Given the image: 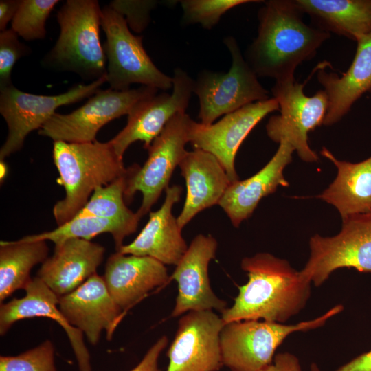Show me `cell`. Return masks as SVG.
Instances as JSON below:
<instances>
[{"mask_svg":"<svg viewBox=\"0 0 371 371\" xmlns=\"http://www.w3.org/2000/svg\"><path fill=\"white\" fill-rule=\"evenodd\" d=\"M186 183V197L177 217L182 229L197 214L219 201L232 183L225 168L211 153L187 151L179 165Z\"/></svg>","mask_w":371,"mask_h":371,"instance_id":"23","label":"cell"},{"mask_svg":"<svg viewBox=\"0 0 371 371\" xmlns=\"http://www.w3.org/2000/svg\"><path fill=\"white\" fill-rule=\"evenodd\" d=\"M58 306L67 322L81 330L93 346L98 343L103 330L111 340L124 316L111 297L104 277L97 273L72 292L59 297Z\"/></svg>","mask_w":371,"mask_h":371,"instance_id":"17","label":"cell"},{"mask_svg":"<svg viewBox=\"0 0 371 371\" xmlns=\"http://www.w3.org/2000/svg\"><path fill=\"white\" fill-rule=\"evenodd\" d=\"M223 43L232 56L229 70L227 73L203 70L194 83V93L199 100V118L205 125L247 104L271 98L244 58L235 38L227 36Z\"/></svg>","mask_w":371,"mask_h":371,"instance_id":"7","label":"cell"},{"mask_svg":"<svg viewBox=\"0 0 371 371\" xmlns=\"http://www.w3.org/2000/svg\"><path fill=\"white\" fill-rule=\"evenodd\" d=\"M128 172L107 186L97 188L88 202L74 217L93 216L116 221L135 229L137 228L140 218L137 212L128 209L124 200V191Z\"/></svg>","mask_w":371,"mask_h":371,"instance_id":"29","label":"cell"},{"mask_svg":"<svg viewBox=\"0 0 371 371\" xmlns=\"http://www.w3.org/2000/svg\"><path fill=\"white\" fill-rule=\"evenodd\" d=\"M279 144L275 155L261 170L249 178L232 182L219 201L218 205L234 227H238L251 216L263 197L273 193L278 186H289L283 171L291 162L295 150L286 140Z\"/></svg>","mask_w":371,"mask_h":371,"instance_id":"22","label":"cell"},{"mask_svg":"<svg viewBox=\"0 0 371 371\" xmlns=\"http://www.w3.org/2000/svg\"><path fill=\"white\" fill-rule=\"evenodd\" d=\"M24 290V297L1 304L0 335H4L15 322L21 319L37 317L50 318L65 331L79 371H91V357L84 342L83 333L71 326L61 313L59 297L38 277L32 278Z\"/></svg>","mask_w":371,"mask_h":371,"instance_id":"19","label":"cell"},{"mask_svg":"<svg viewBox=\"0 0 371 371\" xmlns=\"http://www.w3.org/2000/svg\"><path fill=\"white\" fill-rule=\"evenodd\" d=\"M53 159L59 173L58 182L65 190L63 199L53 207L58 226L72 219L85 205L94 190L126 175L123 158L109 141L70 143L56 141Z\"/></svg>","mask_w":371,"mask_h":371,"instance_id":"3","label":"cell"},{"mask_svg":"<svg viewBox=\"0 0 371 371\" xmlns=\"http://www.w3.org/2000/svg\"><path fill=\"white\" fill-rule=\"evenodd\" d=\"M21 0H1L0 1V31L7 30V25L12 22L19 6Z\"/></svg>","mask_w":371,"mask_h":371,"instance_id":"38","label":"cell"},{"mask_svg":"<svg viewBox=\"0 0 371 371\" xmlns=\"http://www.w3.org/2000/svg\"><path fill=\"white\" fill-rule=\"evenodd\" d=\"M309 247L310 257L300 271L315 286L338 269L371 272V211L342 220L341 231L333 236H313Z\"/></svg>","mask_w":371,"mask_h":371,"instance_id":"10","label":"cell"},{"mask_svg":"<svg viewBox=\"0 0 371 371\" xmlns=\"http://www.w3.org/2000/svg\"><path fill=\"white\" fill-rule=\"evenodd\" d=\"M274 98L247 104L210 125L192 120L189 142L194 149L213 155L225 168L231 182L238 180L235 158L239 147L251 131L269 113L279 111Z\"/></svg>","mask_w":371,"mask_h":371,"instance_id":"14","label":"cell"},{"mask_svg":"<svg viewBox=\"0 0 371 371\" xmlns=\"http://www.w3.org/2000/svg\"><path fill=\"white\" fill-rule=\"evenodd\" d=\"M101 13L98 1L67 0L57 13L60 34L46 63L91 82L105 76L106 58L100 39Z\"/></svg>","mask_w":371,"mask_h":371,"instance_id":"4","label":"cell"},{"mask_svg":"<svg viewBox=\"0 0 371 371\" xmlns=\"http://www.w3.org/2000/svg\"><path fill=\"white\" fill-rule=\"evenodd\" d=\"M356 42L353 60L341 76L317 66V79L328 100L325 126L338 122L364 93L371 91V33Z\"/></svg>","mask_w":371,"mask_h":371,"instance_id":"24","label":"cell"},{"mask_svg":"<svg viewBox=\"0 0 371 371\" xmlns=\"http://www.w3.org/2000/svg\"><path fill=\"white\" fill-rule=\"evenodd\" d=\"M343 309L339 304L318 317L296 324L264 320L225 324L220 333L223 366L231 371H260L272 363L276 349L289 335L321 327Z\"/></svg>","mask_w":371,"mask_h":371,"instance_id":"5","label":"cell"},{"mask_svg":"<svg viewBox=\"0 0 371 371\" xmlns=\"http://www.w3.org/2000/svg\"><path fill=\"white\" fill-rule=\"evenodd\" d=\"M224 324L212 311L184 314L167 352L166 371H218L223 366L220 333Z\"/></svg>","mask_w":371,"mask_h":371,"instance_id":"15","label":"cell"},{"mask_svg":"<svg viewBox=\"0 0 371 371\" xmlns=\"http://www.w3.org/2000/svg\"><path fill=\"white\" fill-rule=\"evenodd\" d=\"M157 3V1L116 0L111 1L109 6L124 17L128 27L140 33L148 25L150 12Z\"/></svg>","mask_w":371,"mask_h":371,"instance_id":"34","label":"cell"},{"mask_svg":"<svg viewBox=\"0 0 371 371\" xmlns=\"http://www.w3.org/2000/svg\"><path fill=\"white\" fill-rule=\"evenodd\" d=\"M172 91L157 93L138 101L128 115L126 125L109 141L122 158L133 142H144L148 149L168 122L177 113L186 112L194 93L193 80L181 68L174 70Z\"/></svg>","mask_w":371,"mask_h":371,"instance_id":"13","label":"cell"},{"mask_svg":"<svg viewBox=\"0 0 371 371\" xmlns=\"http://www.w3.org/2000/svg\"><path fill=\"white\" fill-rule=\"evenodd\" d=\"M304 87V83L295 79L276 81L271 93L278 102L280 113L270 117L266 131L271 140L289 142L301 159L313 163L319 158L309 146L308 134L323 124L328 100L324 90L308 96Z\"/></svg>","mask_w":371,"mask_h":371,"instance_id":"11","label":"cell"},{"mask_svg":"<svg viewBox=\"0 0 371 371\" xmlns=\"http://www.w3.org/2000/svg\"><path fill=\"white\" fill-rule=\"evenodd\" d=\"M30 52L12 28L0 32V89L13 85L11 74L15 63Z\"/></svg>","mask_w":371,"mask_h":371,"instance_id":"33","label":"cell"},{"mask_svg":"<svg viewBox=\"0 0 371 371\" xmlns=\"http://www.w3.org/2000/svg\"><path fill=\"white\" fill-rule=\"evenodd\" d=\"M105 249L100 244L70 238L55 246L53 255L42 263L39 278L58 297L65 295L95 275Z\"/></svg>","mask_w":371,"mask_h":371,"instance_id":"21","label":"cell"},{"mask_svg":"<svg viewBox=\"0 0 371 371\" xmlns=\"http://www.w3.org/2000/svg\"><path fill=\"white\" fill-rule=\"evenodd\" d=\"M45 240L0 242V303L19 289H25L32 278V268L48 258Z\"/></svg>","mask_w":371,"mask_h":371,"instance_id":"27","label":"cell"},{"mask_svg":"<svg viewBox=\"0 0 371 371\" xmlns=\"http://www.w3.org/2000/svg\"><path fill=\"white\" fill-rule=\"evenodd\" d=\"M183 192L175 185L166 190L165 200L159 209L150 212L149 219L137 236L119 251L124 254L148 256L164 265H176L188 246L181 234L177 218L172 213Z\"/></svg>","mask_w":371,"mask_h":371,"instance_id":"20","label":"cell"},{"mask_svg":"<svg viewBox=\"0 0 371 371\" xmlns=\"http://www.w3.org/2000/svg\"><path fill=\"white\" fill-rule=\"evenodd\" d=\"M137 229L124 223L104 218L86 216L74 217L56 229L38 234L26 236L23 241L49 240L58 245L70 238L90 240L103 233L111 234L116 251L123 245L124 239Z\"/></svg>","mask_w":371,"mask_h":371,"instance_id":"28","label":"cell"},{"mask_svg":"<svg viewBox=\"0 0 371 371\" xmlns=\"http://www.w3.org/2000/svg\"><path fill=\"white\" fill-rule=\"evenodd\" d=\"M240 267L248 281L221 313L224 324L260 319L284 324L306 305L311 282L287 260L262 252L244 258Z\"/></svg>","mask_w":371,"mask_h":371,"instance_id":"2","label":"cell"},{"mask_svg":"<svg viewBox=\"0 0 371 371\" xmlns=\"http://www.w3.org/2000/svg\"><path fill=\"white\" fill-rule=\"evenodd\" d=\"M294 0H269L258 12V35L245 60L257 76L295 79L298 65L313 58L330 34L305 23Z\"/></svg>","mask_w":371,"mask_h":371,"instance_id":"1","label":"cell"},{"mask_svg":"<svg viewBox=\"0 0 371 371\" xmlns=\"http://www.w3.org/2000/svg\"><path fill=\"white\" fill-rule=\"evenodd\" d=\"M260 371H302L298 358L290 352L278 353L272 363Z\"/></svg>","mask_w":371,"mask_h":371,"instance_id":"36","label":"cell"},{"mask_svg":"<svg viewBox=\"0 0 371 371\" xmlns=\"http://www.w3.org/2000/svg\"><path fill=\"white\" fill-rule=\"evenodd\" d=\"M320 153L337 167V175L317 197L335 207L342 220L371 211V156L351 163L337 159L324 146Z\"/></svg>","mask_w":371,"mask_h":371,"instance_id":"25","label":"cell"},{"mask_svg":"<svg viewBox=\"0 0 371 371\" xmlns=\"http://www.w3.org/2000/svg\"><path fill=\"white\" fill-rule=\"evenodd\" d=\"M159 91L147 86L122 91L111 88L99 90L71 113H56L38 130V134L54 142H94L102 126L122 115H128L138 101Z\"/></svg>","mask_w":371,"mask_h":371,"instance_id":"12","label":"cell"},{"mask_svg":"<svg viewBox=\"0 0 371 371\" xmlns=\"http://www.w3.org/2000/svg\"><path fill=\"white\" fill-rule=\"evenodd\" d=\"M168 344L166 336L161 337L147 351L142 361L131 371H160L158 360Z\"/></svg>","mask_w":371,"mask_h":371,"instance_id":"35","label":"cell"},{"mask_svg":"<svg viewBox=\"0 0 371 371\" xmlns=\"http://www.w3.org/2000/svg\"><path fill=\"white\" fill-rule=\"evenodd\" d=\"M104 279L107 289L124 315L170 278L165 265L148 256L111 254L106 263Z\"/></svg>","mask_w":371,"mask_h":371,"instance_id":"18","label":"cell"},{"mask_svg":"<svg viewBox=\"0 0 371 371\" xmlns=\"http://www.w3.org/2000/svg\"><path fill=\"white\" fill-rule=\"evenodd\" d=\"M317 28L357 41L371 33V0H294Z\"/></svg>","mask_w":371,"mask_h":371,"instance_id":"26","label":"cell"},{"mask_svg":"<svg viewBox=\"0 0 371 371\" xmlns=\"http://www.w3.org/2000/svg\"><path fill=\"white\" fill-rule=\"evenodd\" d=\"M218 243L211 235L199 234L175 265L170 278L178 284V295L172 317L190 311L215 310L222 313L227 302L212 291L208 276L210 262L215 258Z\"/></svg>","mask_w":371,"mask_h":371,"instance_id":"16","label":"cell"},{"mask_svg":"<svg viewBox=\"0 0 371 371\" xmlns=\"http://www.w3.org/2000/svg\"><path fill=\"white\" fill-rule=\"evenodd\" d=\"M261 2L257 0H182L184 24L199 23L203 28L211 30L228 10L243 4Z\"/></svg>","mask_w":371,"mask_h":371,"instance_id":"31","label":"cell"},{"mask_svg":"<svg viewBox=\"0 0 371 371\" xmlns=\"http://www.w3.org/2000/svg\"><path fill=\"white\" fill-rule=\"evenodd\" d=\"M58 0H21L11 28L25 41L45 37V23Z\"/></svg>","mask_w":371,"mask_h":371,"instance_id":"30","label":"cell"},{"mask_svg":"<svg viewBox=\"0 0 371 371\" xmlns=\"http://www.w3.org/2000/svg\"><path fill=\"white\" fill-rule=\"evenodd\" d=\"M310 370L321 371L315 363L311 364ZM335 371H371V350L357 356Z\"/></svg>","mask_w":371,"mask_h":371,"instance_id":"37","label":"cell"},{"mask_svg":"<svg viewBox=\"0 0 371 371\" xmlns=\"http://www.w3.org/2000/svg\"><path fill=\"white\" fill-rule=\"evenodd\" d=\"M101 26L106 35V82L115 91L133 83L167 91L172 78L161 71L144 48L142 37L131 33L124 17L109 5L102 8Z\"/></svg>","mask_w":371,"mask_h":371,"instance_id":"6","label":"cell"},{"mask_svg":"<svg viewBox=\"0 0 371 371\" xmlns=\"http://www.w3.org/2000/svg\"><path fill=\"white\" fill-rule=\"evenodd\" d=\"M0 371H57L53 344L45 340L18 355L1 356Z\"/></svg>","mask_w":371,"mask_h":371,"instance_id":"32","label":"cell"},{"mask_svg":"<svg viewBox=\"0 0 371 371\" xmlns=\"http://www.w3.org/2000/svg\"><path fill=\"white\" fill-rule=\"evenodd\" d=\"M192 119L186 113L176 114L147 149L148 157L139 167L135 164L124 191L126 203L135 194H142V201L136 212L140 218L150 212L164 190L168 188L171 176L183 158L189 142Z\"/></svg>","mask_w":371,"mask_h":371,"instance_id":"8","label":"cell"},{"mask_svg":"<svg viewBox=\"0 0 371 371\" xmlns=\"http://www.w3.org/2000/svg\"><path fill=\"white\" fill-rule=\"evenodd\" d=\"M105 82L106 76L54 95L23 92L13 85L0 89V113L8 126V135L0 149V160L20 150L28 134L39 130L58 108L90 98Z\"/></svg>","mask_w":371,"mask_h":371,"instance_id":"9","label":"cell"}]
</instances>
